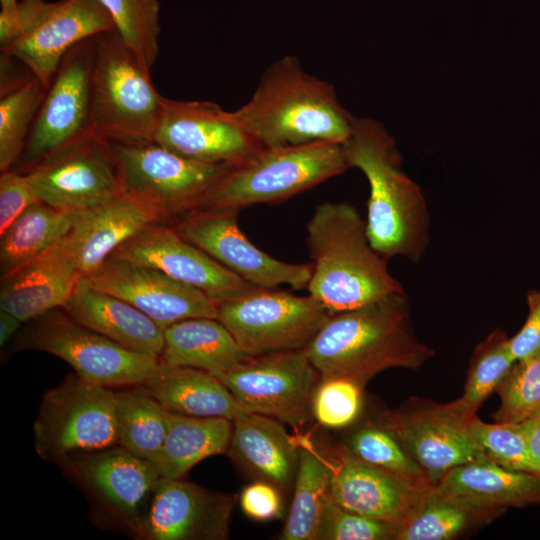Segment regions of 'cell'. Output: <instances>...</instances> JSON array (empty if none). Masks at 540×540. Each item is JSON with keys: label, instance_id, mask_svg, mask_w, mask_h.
Returning a JSON list of instances; mask_svg holds the SVG:
<instances>
[{"label": "cell", "instance_id": "83f0119b", "mask_svg": "<svg viewBox=\"0 0 540 540\" xmlns=\"http://www.w3.org/2000/svg\"><path fill=\"white\" fill-rule=\"evenodd\" d=\"M142 385L168 412L232 421L247 412L218 377L201 369L161 361Z\"/></svg>", "mask_w": 540, "mask_h": 540}, {"label": "cell", "instance_id": "d4e9b609", "mask_svg": "<svg viewBox=\"0 0 540 540\" xmlns=\"http://www.w3.org/2000/svg\"><path fill=\"white\" fill-rule=\"evenodd\" d=\"M434 489L486 519L508 507L540 504V476L490 460L457 466Z\"/></svg>", "mask_w": 540, "mask_h": 540}, {"label": "cell", "instance_id": "7402d4cb", "mask_svg": "<svg viewBox=\"0 0 540 540\" xmlns=\"http://www.w3.org/2000/svg\"><path fill=\"white\" fill-rule=\"evenodd\" d=\"M167 218L151 201L122 192L81 212L64 245L82 276L98 269L124 242Z\"/></svg>", "mask_w": 540, "mask_h": 540}, {"label": "cell", "instance_id": "6da1fadb", "mask_svg": "<svg viewBox=\"0 0 540 540\" xmlns=\"http://www.w3.org/2000/svg\"><path fill=\"white\" fill-rule=\"evenodd\" d=\"M304 351L321 379L361 386L386 369H418L434 355L413 330L405 291L331 314Z\"/></svg>", "mask_w": 540, "mask_h": 540}, {"label": "cell", "instance_id": "7bdbcfd3", "mask_svg": "<svg viewBox=\"0 0 540 540\" xmlns=\"http://www.w3.org/2000/svg\"><path fill=\"white\" fill-rule=\"evenodd\" d=\"M39 201L27 174L10 169L0 175V234L31 204Z\"/></svg>", "mask_w": 540, "mask_h": 540}, {"label": "cell", "instance_id": "1f68e13d", "mask_svg": "<svg viewBox=\"0 0 540 540\" xmlns=\"http://www.w3.org/2000/svg\"><path fill=\"white\" fill-rule=\"evenodd\" d=\"M81 212H68L41 201L28 206L1 234L2 275L40 256L62 241Z\"/></svg>", "mask_w": 540, "mask_h": 540}, {"label": "cell", "instance_id": "ffe728a7", "mask_svg": "<svg viewBox=\"0 0 540 540\" xmlns=\"http://www.w3.org/2000/svg\"><path fill=\"white\" fill-rule=\"evenodd\" d=\"M84 277L95 288L135 306L162 329L188 318H217V304L202 291L147 265L110 256Z\"/></svg>", "mask_w": 540, "mask_h": 540}, {"label": "cell", "instance_id": "8fae6325", "mask_svg": "<svg viewBox=\"0 0 540 540\" xmlns=\"http://www.w3.org/2000/svg\"><path fill=\"white\" fill-rule=\"evenodd\" d=\"M95 36L76 44L62 59L13 170L27 173L93 133L91 81Z\"/></svg>", "mask_w": 540, "mask_h": 540}, {"label": "cell", "instance_id": "ee69618b", "mask_svg": "<svg viewBox=\"0 0 540 540\" xmlns=\"http://www.w3.org/2000/svg\"><path fill=\"white\" fill-rule=\"evenodd\" d=\"M243 512L251 519L268 521L282 515V499L274 484L257 480L247 485L239 498Z\"/></svg>", "mask_w": 540, "mask_h": 540}, {"label": "cell", "instance_id": "603a6c76", "mask_svg": "<svg viewBox=\"0 0 540 540\" xmlns=\"http://www.w3.org/2000/svg\"><path fill=\"white\" fill-rule=\"evenodd\" d=\"M331 462L330 497L339 506L381 521L404 524L424 496L339 449Z\"/></svg>", "mask_w": 540, "mask_h": 540}, {"label": "cell", "instance_id": "5b68a950", "mask_svg": "<svg viewBox=\"0 0 540 540\" xmlns=\"http://www.w3.org/2000/svg\"><path fill=\"white\" fill-rule=\"evenodd\" d=\"M348 168L342 144L336 142L263 148L233 165L197 208L238 212L258 203L283 201Z\"/></svg>", "mask_w": 540, "mask_h": 540}, {"label": "cell", "instance_id": "d590c367", "mask_svg": "<svg viewBox=\"0 0 540 540\" xmlns=\"http://www.w3.org/2000/svg\"><path fill=\"white\" fill-rule=\"evenodd\" d=\"M484 519L433 489L424 496L416 512L400 525L396 540H449Z\"/></svg>", "mask_w": 540, "mask_h": 540}, {"label": "cell", "instance_id": "4dcf8cb0", "mask_svg": "<svg viewBox=\"0 0 540 540\" xmlns=\"http://www.w3.org/2000/svg\"><path fill=\"white\" fill-rule=\"evenodd\" d=\"M299 462L294 495L280 539L318 540L330 499L331 462L307 438L298 437Z\"/></svg>", "mask_w": 540, "mask_h": 540}, {"label": "cell", "instance_id": "8992f818", "mask_svg": "<svg viewBox=\"0 0 540 540\" xmlns=\"http://www.w3.org/2000/svg\"><path fill=\"white\" fill-rule=\"evenodd\" d=\"M164 97L116 29L95 36L92 131L113 141H153Z\"/></svg>", "mask_w": 540, "mask_h": 540}, {"label": "cell", "instance_id": "7c38bea8", "mask_svg": "<svg viewBox=\"0 0 540 540\" xmlns=\"http://www.w3.org/2000/svg\"><path fill=\"white\" fill-rule=\"evenodd\" d=\"M18 25L16 39L1 52L23 63L46 89L71 48L115 29L98 0H21Z\"/></svg>", "mask_w": 540, "mask_h": 540}, {"label": "cell", "instance_id": "2e32d148", "mask_svg": "<svg viewBox=\"0 0 540 540\" xmlns=\"http://www.w3.org/2000/svg\"><path fill=\"white\" fill-rule=\"evenodd\" d=\"M175 229L189 242L245 281L266 288L286 284L307 289L313 264L277 260L258 249L241 231L237 211L193 209L183 213Z\"/></svg>", "mask_w": 540, "mask_h": 540}, {"label": "cell", "instance_id": "cb8c5ba5", "mask_svg": "<svg viewBox=\"0 0 540 540\" xmlns=\"http://www.w3.org/2000/svg\"><path fill=\"white\" fill-rule=\"evenodd\" d=\"M81 276L62 240L40 256L2 275L0 310L27 322L63 308Z\"/></svg>", "mask_w": 540, "mask_h": 540}, {"label": "cell", "instance_id": "e575fe53", "mask_svg": "<svg viewBox=\"0 0 540 540\" xmlns=\"http://www.w3.org/2000/svg\"><path fill=\"white\" fill-rule=\"evenodd\" d=\"M46 87L34 75L0 93V171L20 158L43 101Z\"/></svg>", "mask_w": 540, "mask_h": 540}, {"label": "cell", "instance_id": "3957f363", "mask_svg": "<svg viewBox=\"0 0 540 540\" xmlns=\"http://www.w3.org/2000/svg\"><path fill=\"white\" fill-rule=\"evenodd\" d=\"M232 112L262 148L342 144L355 118L338 101L334 86L307 73L292 55L273 62L251 98Z\"/></svg>", "mask_w": 540, "mask_h": 540}, {"label": "cell", "instance_id": "74e56055", "mask_svg": "<svg viewBox=\"0 0 540 540\" xmlns=\"http://www.w3.org/2000/svg\"><path fill=\"white\" fill-rule=\"evenodd\" d=\"M508 339L502 330L496 329L475 348L464 392L458 398L468 411L477 412L516 362L509 351Z\"/></svg>", "mask_w": 540, "mask_h": 540}, {"label": "cell", "instance_id": "836d02e7", "mask_svg": "<svg viewBox=\"0 0 540 540\" xmlns=\"http://www.w3.org/2000/svg\"><path fill=\"white\" fill-rule=\"evenodd\" d=\"M346 448L355 458L387 474L415 493L424 495L435 487L428 474L400 442L378 423L358 429Z\"/></svg>", "mask_w": 540, "mask_h": 540}, {"label": "cell", "instance_id": "bcb514c9", "mask_svg": "<svg viewBox=\"0 0 540 540\" xmlns=\"http://www.w3.org/2000/svg\"><path fill=\"white\" fill-rule=\"evenodd\" d=\"M528 451L540 476V413L525 420Z\"/></svg>", "mask_w": 540, "mask_h": 540}, {"label": "cell", "instance_id": "30bf717a", "mask_svg": "<svg viewBox=\"0 0 540 540\" xmlns=\"http://www.w3.org/2000/svg\"><path fill=\"white\" fill-rule=\"evenodd\" d=\"M108 141L122 192L151 201L166 217L197 208L233 166L188 159L155 141Z\"/></svg>", "mask_w": 540, "mask_h": 540}, {"label": "cell", "instance_id": "e0dca14e", "mask_svg": "<svg viewBox=\"0 0 540 540\" xmlns=\"http://www.w3.org/2000/svg\"><path fill=\"white\" fill-rule=\"evenodd\" d=\"M153 141L188 159L232 165L263 149L233 112L211 101L166 97Z\"/></svg>", "mask_w": 540, "mask_h": 540}, {"label": "cell", "instance_id": "ab89813d", "mask_svg": "<svg viewBox=\"0 0 540 540\" xmlns=\"http://www.w3.org/2000/svg\"><path fill=\"white\" fill-rule=\"evenodd\" d=\"M472 432L487 460L510 470L537 474L528 451L524 421L486 423L476 416Z\"/></svg>", "mask_w": 540, "mask_h": 540}, {"label": "cell", "instance_id": "ac0fdd59", "mask_svg": "<svg viewBox=\"0 0 540 540\" xmlns=\"http://www.w3.org/2000/svg\"><path fill=\"white\" fill-rule=\"evenodd\" d=\"M111 256L158 269L202 291L216 304L258 287L228 270L175 228L159 222L142 229Z\"/></svg>", "mask_w": 540, "mask_h": 540}, {"label": "cell", "instance_id": "ba28073f", "mask_svg": "<svg viewBox=\"0 0 540 540\" xmlns=\"http://www.w3.org/2000/svg\"><path fill=\"white\" fill-rule=\"evenodd\" d=\"M15 346L57 356L82 379L106 387L143 384L161 363L160 357L127 349L59 309L32 319Z\"/></svg>", "mask_w": 540, "mask_h": 540}, {"label": "cell", "instance_id": "b9f144b4", "mask_svg": "<svg viewBox=\"0 0 540 540\" xmlns=\"http://www.w3.org/2000/svg\"><path fill=\"white\" fill-rule=\"evenodd\" d=\"M399 528L398 524L349 511L330 497L318 540H396Z\"/></svg>", "mask_w": 540, "mask_h": 540}, {"label": "cell", "instance_id": "7dc6e473", "mask_svg": "<svg viewBox=\"0 0 540 540\" xmlns=\"http://www.w3.org/2000/svg\"><path fill=\"white\" fill-rule=\"evenodd\" d=\"M22 321L6 311H0V345L3 346L19 329Z\"/></svg>", "mask_w": 540, "mask_h": 540}, {"label": "cell", "instance_id": "277c9868", "mask_svg": "<svg viewBox=\"0 0 540 540\" xmlns=\"http://www.w3.org/2000/svg\"><path fill=\"white\" fill-rule=\"evenodd\" d=\"M306 241L313 264L307 290L330 314L404 291L388 260L372 247L366 222L351 204L316 206Z\"/></svg>", "mask_w": 540, "mask_h": 540}, {"label": "cell", "instance_id": "f1b7e54d", "mask_svg": "<svg viewBox=\"0 0 540 540\" xmlns=\"http://www.w3.org/2000/svg\"><path fill=\"white\" fill-rule=\"evenodd\" d=\"M163 337L160 359L171 366L215 375L250 357L217 318L194 317L172 323L163 329Z\"/></svg>", "mask_w": 540, "mask_h": 540}, {"label": "cell", "instance_id": "f546056e", "mask_svg": "<svg viewBox=\"0 0 540 540\" xmlns=\"http://www.w3.org/2000/svg\"><path fill=\"white\" fill-rule=\"evenodd\" d=\"M233 421L168 412L167 434L156 462L161 477L182 478L202 460L228 452Z\"/></svg>", "mask_w": 540, "mask_h": 540}, {"label": "cell", "instance_id": "52a82bcc", "mask_svg": "<svg viewBox=\"0 0 540 540\" xmlns=\"http://www.w3.org/2000/svg\"><path fill=\"white\" fill-rule=\"evenodd\" d=\"M35 450L46 460L64 462L118 443L115 391L77 374L48 390L33 425Z\"/></svg>", "mask_w": 540, "mask_h": 540}, {"label": "cell", "instance_id": "9c48e42d", "mask_svg": "<svg viewBox=\"0 0 540 540\" xmlns=\"http://www.w3.org/2000/svg\"><path fill=\"white\" fill-rule=\"evenodd\" d=\"M331 314L314 296L256 287L217 304V319L250 356L304 349Z\"/></svg>", "mask_w": 540, "mask_h": 540}, {"label": "cell", "instance_id": "60d3db41", "mask_svg": "<svg viewBox=\"0 0 540 540\" xmlns=\"http://www.w3.org/2000/svg\"><path fill=\"white\" fill-rule=\"evenodd\" d=\"M362 386L344 378L320 379L312 402L316 420L328 428H342L358 417Z\"/></svg>", "mask_w": 540, "mask_h": 540}, {"label": "cell", "instance_id": "7a4b0ae2", "mask_svg": "<svg viewBox=\"0 0 540 540\" xmlns=\"http://www.w3.org/2000/svg\"><path fill=\"white\" fill-rule=\"evenodd\" d=\"M342 147L349 167L369 183L365 222L372 247L387 260L418 262L429 244L430 215L420 186L401 170L394 139L379 122L355 117Z\"/></svg>", "mask_w": 540, "mask_h": 540}, {"label": "cell", "instance_id": "5bb4252c", "mask_svg": "<svg viewBox=\"0 0 540 540\" xmlns=\"http://www.w3.org/2000/svg\"><path fill=\"white\" fill-rule=\"evenodd\" d=\"M476 416L458 399L444 404L413 400L406 407L382 413L378 424L400 442L436 485L457 466L487 460L472 432Z\"/></svg>", "mask_w": 540, "mask_h": 540}, {"label": "cell", "instance_id": "44dd1931", "mask_svg": "<svg viewBox=\"0 0 540 540\" xmlns=\"http://www.w3.org/2000/svg\"><path fill=\"white\" fill-rule=\"evenodd\" d=\"M63 463L137 535L158 479L157 468L124 447L74 455Z\"/></svg>", "mask_w": 540, "mask_h": 540}, {"label": "cell", "instance_id": "484cf974", "mask_svg": "<svg viewBox=\"0 0 540 540\" xmlns=\"http://www.w3.org/2000/svg\"><path fill=\"white\" fill-rule=\"evenodd\" d=\"M62 309L78 323L127 349L161 356L163 329L127 301L95 288L84 276Z\"/></svg>", "mask_w": 540, "mask_h": 540}, {"label": "cell", "instance_id": "8d00e7d4", "mask_svg": "<svg viewBox=\"0 0 540 540\" xmlns=\"http://www.w3.org/2000/svg\"><path fill=\"white\" fill-rule=\"evenodd\" d=\"M109 13L116 31L151 70L159 53V0H98Z\"/></svg>", "mask_w": 540, "mask_h": 540}, {"label": "cell", "instance_id": "4316f807", "mask_svg": "<svg viewBox=\"0 0 540 540\" xmlns=\"http://www.w3.org/2000/svg\"><path fill=\"white\" fill-rule=\"evenodd\" d=\"M228 455L260 480L279 489L295 480L299 462L298 440L282 422L261 414L243 412L233 420Z\"/></svg>", "mask_w": 540, "mask_h": 540}, {"label": "cell", "instance_id": "9a60e30c", "mask_svg": "<svg viewBox=\"0 0 540 540\" xmlns=\"http://www.w3.org/2000/svg\"><path fill=\"white\" fill-rule=\"evenodd\" d=\"M37 199L68 212H84L122 193L107 139L91 133L27 173Z\"/></svg>", "mask_w": 540, "mask_h": 540}, {"label": "cell", "instance_id": "d6986e66", "mask_svg": "<svg viewBox=\"0 0 540 540\" xmlns=\"http://www.w3.org/2000/svg\"><path fill=\"white\" fill-rule=\"evenodd\" d=\"M237 500L235 494L160 477L137 536L146 540L227 539Z\"/></svg>", "mask_w": 540, "mask_h": 540}, {"label": "cell", "instance_id": "4fadbf2b", "mask_svg": "<svg viewBox=\"0 0 540 540\" xmlns=\"http://www.w3.org/2000/svg\"><path fill=\"white\" fill-rule=\"evenodd\" d=\"M215 376L245 411L291 426L313 416V396L321 379L304 349L250 356Z\"/></svg>", "mask_w": 540, "mask_h": 540}, {"label": "cell", "instance_id": "f35d334b", "mask_svg": "<svg viewBox=\"0 0 540 540\" xmlns=\"http://www.w3.org/2000/svg\"><path fill=\"white\" fill-rule=\"evenodd\" d=\"M496 422H523L540 413V350L516 361L496 389Z\"/></svg>", "mask_w": 540, "mask_h": 540}, {"label": "cell", "instance_id": "f6af8a7d", "mask_svg": "<svg viewBox=\"0 0 540 540\" xmlns=\"http://www.w3.org/2000/svg\"><path fill=\"white\" fill-rule=\"evenodd\" d=\"M526 301L528 314L525 323L508 339L509 351L515 361L525 359L540 350V290H530Z\"/></svg>", "mask_w": 540, "mask_h": 540}, {"label": "cell", "instance_id": "d6a6232c", "mask_svg": "<svg viewBox=\"0 0 540 540\" xmlns=\"http://www.w3.org/2000/svg\"><path fill=\"white\" fill-rule=\"evenodd\" d=\"M115 414L120 446L155 466L167 434L168 411L140 384L115 391Z\"/></svg>", "mask_w": 540, "mask_h": 540}]
</instances>
